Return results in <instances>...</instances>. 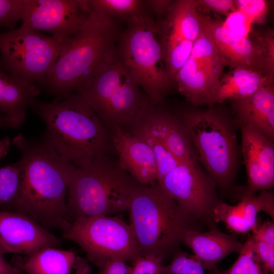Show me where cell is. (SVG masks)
<instances>
[{
	"mask_svg": "<svg viewBox=\"0 0 274 274\" xmlns=\"http://www.w3.org/2000/svg\"><path fill=\"white\" fill-rule=\"evenodd\" d=\"M13 143L21 154L17 163L21 188L15 212L27 215L48 230L67 231L72 225L65 218L67 193L76 166L41 138L19 134Z\"/></svg>",
	"mask_w": 274,
	"mask_h": 274,
	"instance_id": "cell-1",
	"label": "cell"
},
{
	"mask_svg": "<svg viewBox=\"0 0 274 274\" xmlns=\"http://www.w3.org/2000/svg\"><path fill=\"white\" fill-rule=\"evenodd\" d=\"M30 106L46 126L41 138L66 161L78 166L107 153L110 133L78 92L49 102L35 99Z\"/></svg>",
	"mask_w": 274,
	"mask_h": 274,
	"instance_id": "cell-2",
	"label": "cell"
},
{
	"mask_svg": "<svg viewBox=\"0 0 274 274\" xmlns=\"http://www.w3.org/2000/svg\"><path fill=\"white\" fill-rule=\"evenodd\" d=\"M120 33L116 20L91 10L86 25L62 46L40 88L55 99L76 92L115 51Z\"/></svg>",
	"mask_w": 274,
	"mask_h": 274,
	"instance_id": "cell-3",
	"label": "cell"
},
{
	"mask_svg": "<svg viewBox=\"0 0 274 274\" xmlns=\"http://www.w3.org/2000/svg\"><path fill=\"white\" fill-rule=\"evenodd\" d=\"M139 185L118 161L99 155L76 167L68 186L65 218L72 224L82 218L127 211Z\"/></svg>",
	"mask_w": 274,
	"mask_h": 274,
	"instance_id": "cell-4",
	"label": "cell"
},
{
	"mask_svg": "<svg viewBox=\"0 0 274 274\" xmlns=\"http://www.w3.org/2000/svg\"><path fill=\"white\" fill-rule=\"evenodd\" d=\"M127 211L140 256L163 259L191 229L192 217L166 195L157 182L140 184L132 194Z\"/></svg>",
	"mask_w": 274,
	"mask_h": 274,
	"instance_id": "cell-5",
	"label": "cell"
},
{
	"mask_svg": "<svg viewBox=\"0 0 274 274\" xmlns=\"http://www.w3.org/2000/svg\"><path fill=\"white\" fill-rule=\"evenodd\" d=\"M107 128L128 126L147 97L115 51L77 92Z\"/></svg>",
	"mask_w": 274,
	"mask_h": 274,
	"instance_id": "cell-6",
	"label": "cell"
},
{
	"mask_svg": "<svg viewBox=\"0 0 274 274\" xmlns=\"http://www.w3.org/2000/svg\"><path fill=\"white\" fill-rule=\"evenodd\" d=\"M116 50L131 76L154 104L160 102L169 87L159 23L145 11L126 20Z\"/></svg>",
	"mask_w": 274,
	"mask_h": 274,
	"instance_id": "cell-7",
	"label": "cell"
},
{
	"mask_svg": "<svg viewBox=\"0 0 274 274\" xmlns=\"http://www.w3.org/2000/svg\"><path fill=\"white\" fill-rule=\"evenodd\" d=\"M181 121L191 139L198 160L219 185L227 186L237 162L236 135L231 125L212 110L185 113Z\"/></svg>",
	"mask_w": 274,
	"mask_h": 274,
	"instance_id": "cell-8",
	"label": "cell"
},
{
	"mask_svg": "<svg viewBox=\"0 0 274 274\" xmlns=\"http://www.w3.org/2000/svg\"><path fill=\"white\" fill-rule=\"evenodd\" d=\"M62 236L80 246L97 267L113 259L132 263L140 256L130 224L120 217L97 215L78 219Z\"/></svg>",
	"mask_w": 274,
	"mask_h": 274,
	"instance_id": "cell-9",
	"label": "cell"
},
{
	"mask_svg": "<svg viewBox=\"0 0 274 274\" xmlns=\"http://www.w3.org/2000/svg\"><path fill=\"white\" fill-rule=\"evenodd\" d=\"M62 47L52 36L20 26L0 32V63L10 74L39 86Z\"/></svg>",
	"mask_w": 274,
	"mask_h": 274,
	"instance_id": "cell-10",
	"label": "cell"
},
{
	"mask_svg": "<svg viewBox=\"0 0 274 274\" xmlns=\"http://www.w3.org/2000/svg\"><path fill=\"white\" fill-rule=\"evenodd\" d=\"M226 65L203 22L189 58L175 78L178 91L194 106L214 105Z\"/></svg>",
	"mask_w": 274,
	"mask_h": 274,
	"instance_id": "cell-11",
	"label": "cell"
},
{
	"mask_svg": "<svg viewBox=\"0 0 274 274\" xmlns=\"http://www.w3.org/2000/svg\"><path fill=\"white\" fill-rule=\"evenodd\" d=\"M90 14L87 0H23L20 26L48 32L63 46L83 28Z\"/></svg>",
	"mask_w": 274,
	"mask_h": 274,
	"instance_id": "cell-12",
	"label": "cell"
},
{
	"mask_svg": "<svg viewBox=\"0 0 274 274\" xmlns=\"http://www.w3.org/2000/svg\"><path fill=\"white\" fill-rule=\"evenodd\" d=\"M212 179L198 164L180 162L157 183L185 213L192 218H203L212 215L217 203Z\"/></svg>",
	"mask_w": 274,
	"mask_h": 274,
	"instance_id": "cell-13",
	"label": "cell"
},
{
	"mask_svg": "<svg viewBox=\"0 0 274 274\" xmlns=\"http://www.w3.org/2000/svg\"><path fill=\"white\" fill-rule=\"evenodd\" d=\"M203 22L226 64L233 68L246 67L265 71L273 75L274 39L272 35L258 37L255 42L236 35L219 20L202 14Z\"/></svg>",
	"mask_w": 274,
	"mask_h": 274,
	"instance_id": "cell-14",
	"label": "cell"
},
{
	"mask_svg": "<svg viewBox=\"0 0 274 274\" xmlns=\"http://www.w3.org/2000/svg\"><path fill=\"white\" fill-rule=\"evenodd\" d=\"M60 238L26 214L0 211V255H29L46 247H60Z\"/></svg>",
	"mask_w": 274,
	"mask_h": 274,
	"instance_id": "cell-15",
	"label": "cell"
},
{
	"mask_svg": "<svg viewBox=\"0 0 274 274\" xmlns=\"http://www.w3.org/2000/svg\"><path fill=\"white\" fill-rule=\"evenodd\" d=\"M242 152L247 175V187L243 196L270 190L274 185L273 141L252 127L238 123Z\"/></svg>",
	"mask_w": 274,
	"mask_h": 274,
	"instance_id": "cell-16",
	"label": "cell"
},
{
	"mask_svg": "<svg viewBox=\"0 0 274 274\" xmlns=\"http://www.w3.org/2000/svg\"><path fill=\"white\" fill-rule=\"evenodd\" d=\"M134 119L161 140L180 162L198 164L195 150L181 120L157 110L148 97Z\"/></svg>",
	"mask_w": 274,
	"mask_h": 274,
	"instance_id": "cell-17",
	"label": "cell"
},
{
	"mask_svg": "<svg viewBox=\"0 0 274 274\" xmlns=\"http://www.w3.org/2000/svg\"><path fill=\"white\" fill-rule=\"evenodd\" d=\"M111 131L112 145L121 167L141 185L156 183L157 164L149 146L123 127H116Z\"/></svg>",
	"mask_w": 274,
	"mask_h": 274,
	"instance_id": "cell-18",
	"label": "cell"
},
{
	"mask_svg": "<svg viewBox=\"0 0 274 274\" xmlns=\"http://www.w3.org/2000/svg\"><path fill=\"white\" fill-rule=\"evenodd\" d=\"M261 211L273 219L274 197L269 190L261 191L257 195L243 196L235 206L218 202L212 215L216 222H223L230 230L245 233L254 230L258 222L257 215Z\"/></svg>",
	"mask_w": 274,
	"mask_h": 274,
	"instance_id": "cell-19",
	"label": "cell"
},
{
	"mask_svg": "<svg viewBox=\"0 0 274 274\" xmlns=\"http://www.w3.org/2000/svg\"><path fill=\"white\" fill-rule=\"evenodd\" d=\"M234 101L238 124L248 125L273 141V83L263 87L249 96Z\"/></svg>",
	"mask_w": 274,
	"mask_h": 274,
	"instance_id": "cell-20",
	"label": "cell"
},
{
	"mask_svg": "<svg viewBox=\"0 0 274 274\" xmlns=\"http://www.w3.org/2000/svg\"><path fill=\"white\" fill-rule=\"evenodd\" d=\"M182 242L192 249L203 268L210 270L230 253H239L243 246L234 236L215 228L204 232L190 229Z\"/></svg>",
	"mask_w": 274,
	"mask_h": 274,
	"instance_id": "cell-21",
	"label": "cell"
},
{
	"mask_svg": "<svg viewBox=\"0 0 274 274\" xmlns=\"http://www.w3.org/2000/svg\"><path fill=\"white\" fill-rule=\"evenodd\" d=\"M41 91L33 83L13 76L0 63V112L20 126L25 120L26 111Z\"/></svg>",
	"mask_w": 274,
	"mask_h": 274,
	"instance_id": "cell-22",
	"label": "cell"
},
{
	"mask_svg": "<svg viewBox=\"0 0 274 274\" xmlns=\"http://www.w3.org/2000/svg\"><path fill=\"white\" fill-rule=\"evenodd\" d=\"M167 14L165 21L159 23L163 36L195 42L203 27L202 14L199 12L196 1H174Z\"/></svg>",
	"mask_w": 274,
	"mask_h": 274,
	"instance_id": "cell-23",
	"label": "cell"
},
{
	"mask_svg": "<svg viewBox=\"0 0 274 274\" xmlns=\"http://www.w3.org/2000/svg\"><path fill=\"white\" fill-rule=\"evenodd\" d=\"M273 76L258 69L236 67L221 77L216 92L214 104L231 99L249 96L263 87L273 83Z\"/></svg>",
	"mask_w": 274,
	"mask_h": 274,
	"instance_id": "cell-24",
	"label": "cell"
},
{
	"mask_svg": "<svg viewBox=\"0 0 274 274\" xmlns=\"http://www.w3.org/2000/svg\"><path fill=\"white\" fill-rule=\"evenodd\" d=\"M77 255L71 250L46 247L23 261L15 256L11 263L26 274H71Z\"/></svg>",
	"mask_w": 274,
	"mask_h": 274,
	"instance_id": "cell-25",
	"label": "cell"
},
{
	"mask_svg": "<svg viewBox=\"0 0 274 274\" xmlns=\"http://www.w3.org/2000/svg\"><path fill=\"white\" fill-rule=\"evenodd\" d=\"M128 126L131 127L129 132L144 141L153 151L157 164V181L180 163L168 149L163 141L140 121L134 119Z\"/></svg>",
	"mask_w": 274,
	"mask_h": 274,
	"instance_id": "cell-26",
	"label": "cell"
},
{
	"mask_svg": "<svg viewBox=\"0 0 274 274\" xmlns=\"http://www.w3.org/2000/svg\"><path fill=\"white\" fill-rule=\"evenodd\" d=\"M21 188L17 162L0 168V211L15 212Z\"/></svg>",
	"mask_w": 274,
	"mask_h": 274,
	"instance_id": "cell-27",
	"label": "cell"
},
{
	"mask_svg": "<svg viewBox=\"0 0 274 274\" xmlns=\"http://www.w3.org/2000/svg\"><path fill=\"white\" fill-rule=\"evenodd\" d=\"M239 256L227 269L215 267L210 274H270L260 260L255 249V238L252 235L243 244Z\"/></svg>",
	"mask_w": 274,
	"mask_h": 274,
	"instance_id": "cell-28",
	"label": "cell"
},
{
	"mask_svg": "<svg viewBox=\"0 0 274 274\" xmlns=\"http://www.w3.org/2000/svg\"><path fill=\"white\" fill-rule=\"evenodd\" d=\"M90 10L112 19L126 20L136 14L145 12V1L140 0H87Z\"/></svg>",
	"mask_w": 274,
	"mask_h": 274,
	"instance_id": "cell-29",
	"label": "cell"
},
{
	"mask_svg": "<svg viewBox=\"0 0 274 274\" xmlns=\"http://www.w3.org/2000/svg\"><path fill=\"white\" fill-rule=\"evenodd\" d=\"M204 269L195 256L179 251L168 265H162L161 274H205Z\"/></svg>",
	"mask_w": 274,
	"mask_h": 274,
	"instance_id": "cell-30",
	"label": "cell"
},
{
	"mask_svg": "<svg viewBox=\"0 0 274 274\" xmlns=\"http://www.w3.org/2000/svg\"><path fill=\"white\" fill-rule=\"evenodd\" d=\"M23 0H0V29L9 30L21 20Z\"/></svg>",
	"mask_w": 274,
	"mask_h": 274,
	"instance_id": "cell-31",
	"label": "cell"
},
{
	"mask_svg": "<svg viewBox=\"0 0 274 274\" xmlns=\"http://www.w3.org/2000/svg\"><path fill=\"white\" fill-rule=\"evenodd\" d=\"M236 8L246 14L252 23L264 22L268 9V2L265 0L235 1Z\"/></svg>",
	"mask_w": 274,
	"mask_h": 274,
	"instance_id": "cell-32",
	"label": "cell"
},
{
	"mask_svg": "<svg viewBox=\"0 0 274 274\" xmlns=\"http://www.w3.org/2000/svg\"><path fill=\"white\" fill-rule=\"evenodd\" d=\"M222 23L233 33L247 38H248L253 24L246 14L237 9L228 15Z\"/></svg>",
	"mask_w": 274,
	"mask_h": 274,
	"instance_id": "cell-33",
	"label": "cell"
},
{
	"mask_svg": "<svg viewBox=\"0 0 274 274\" xmlns=\"http://www.w3.org/2000/svg\"><path fill=\"white\" fill-rule=\"evenodd\" d=\"M162 261L159 257L139 256L132 263L130 274H161Z\"/></svg>",
	"mask_w": 274,
	"mask_h": 274,
	"instance_id": "cell-34",
	"label": "cell"
},
{
	"mask_svg": "<svg viewBox=\"0 0 274 274\" xmlns=\"http://www.w3.org/2000/svg\"><path fill=\"white\" fill-rule=\"evenodd\" d=\"M197 8L206 11H212L227 16L237 8L235 1L199 0L196 1Z\"/></svg>",
	"mask_w": 274,
	"mask_h": 274,
	"instance_id": "cell-35",
	"label": "cell"
},
{
	"mask_svg": "<svg viewBox=\"0 0 274 274\" xmlns=\"http://www.w3.org/2000/svg\"><path fill=\"white\" fill-rule=\"evenodd\" d=\"M255 244L256 253L260 260L268 272L273 274L274 246L255 238Z\"/></svg>",
	"mask_w": 274,
	"mask_h": 274,
	"instance_id": "cell-36",
	"label": "cell"
},
{
	"mask_svg": "<svg viewBox=\"0 0 274 274\" xmlns=\"http://www.w3.org/2000/svg\"><path fill=\"white\" fill-rule=\"evenodd\" d=\"M126 262L120 259L106 261L98 266L97 274H130L132 266H128Z\"/></svg>",
	"mask_w": 274,
	"mask_h": 274,
	"instance_id": "cell-37",
	"label": "cell"
},
{
	"mask_svg": "<svg viewBox=\"0 0 274 274\" xmlns=\"http://www.w3.org/2000/svg\"><path fill=\"white\" fill-rule=\"evenodd\" d=\"M253 232L255 239L274 246V224L273 221H266L257 225Z\"/></svg>",
	"mask_w": 274,
	"mask_h": 274,
	"instance_id": "cell-38",
	"label": "cell"
},
{
	"mask_svg": "<svg viewBox=\"0 0 274 274\" xmlns=\"http://www.w3.org/2000/svg\"><path fill=\"white\" fill-rule=\"evenodd\" d=\"M174 1L165 0L145 1L146 7L157 15L167 13Z\"/></svg>",
	"mask_w": 274,
	"mask_h": 274,
	"instance_id": "cell-39",
	"label": "cell"
},
{
	"mask_svg": "<svg viewBox=\"0 0 274 274\" xmlns=\"http://www.w3.org/2000/svg\"><path fill=\"white\" fill-rule=\"evenodd\" d=\"M73 268L75 274H92L88 260L78 256H76Z\"/></svg>",
	"mask_w": 274,
	"mask_h": 274,
	"instance_id": "cell-40",
	"label": "cell"
},
{
	"mask_svg": "<svg viewBox=\"0 0 274 274\" xmlns=\"http://www.w3.org/2000/svg\"><path fill=\"white\" fill-rule=\"evenodd\" d=\"M0 274H23V272L0 255Z\"/></svg>",
	"mask_w": 274,
	"mask_h": 274,
	"instance_id": "cell-41",
	"label": "cell"
},
{
	"mask_svg": "<svg viewBox=\"0 0 274 274\" xmlns=\"http://www.w3.org/2000/svg\"><path fill=\"white\" fill-rule=\"evenodd\" d=\"M11 145V140L9 136H5L0 140V159L7 154Z\"/></svg>",
	"mask_w": 274,
	"mask_h": 274,
	"instance_id": "cell-42",
	"label": "cell"
},
{
	"mask_svg": "<svg viewBox=\"0 0 274 274\" xmlns=\"http://www.w3.org/2000/svg\"><path fill=\"white\" fill-rule=\"evenodd\" d=\"M20 126L10 118L0 114V128L18 129Z\"/></svg>",
	"mask_w": 274,
	"mask_h": 274,
	"instance_id": "cell-43",
	"label": "cell"
}]
</instances>
